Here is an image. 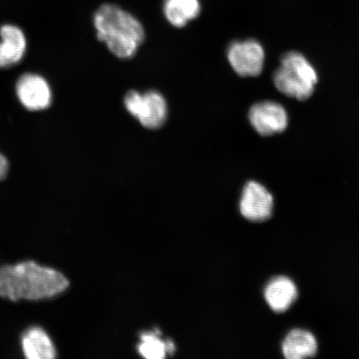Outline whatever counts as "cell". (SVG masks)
Masks as SVG:
<instances>
[{"label":"cell","instance_id":"7","mask_svg":"<svg viewBox=\"0 0 359 359\" xmlns=\"http://www.w3.org/2000/svg\"><path fill=\"white\" fill-rule=\"evenodd\" d=\"M249 120L255 131L267 137L284 132L289 118L285 107L280 103L264 101L251 107Z\"/></svg>","mask_w":359,"mask_h":359},{"label":"cell","instance_id":"8","mask_svg":"<svg viewBox=\"0 0 359 359\" xmlns=\"http://www.w3.org/2000/svg\"><path fill=\"white\" fill-rule=\"evenodd\" d=\"M16 94L21 104L29 111L46 109L52 102L50 86L38 74L22 75L16 83Z\"/></svg>","mask_w":359,"mask_h":359},{"label":"cell","instance_id":"2","mask_svg":"<svg viewBox=\"0 0 359 359\" xmlns=\"http://www.w3.org/2000/svg\"><path fill=\"white\" fill-rule=\"evenodd\" d=\"M93 22L98 40L119 58L133 57L144 41L145 31L141 22L114 4H104L98 8Z\"/></svg>","mask_w":359,"mask_h":359},{"label":"cell","instance_id":"15","mask_svg":"<svg viewBox=\"0 0 359 359\" xmlns=\"http://www.w3.org/2000/svg\"><path fill=\"white\" fill-rule=\"evenodd\" d=\"M8 170V161L6 156L0 154V181L6 178Z\"/></svg>","mask_w":359,"mask_h":359},{"label":"cell","instance_id":"9","mask_svg":"<svg viewBox=\"0 0 359 359\" xmlns=\"http://www.w3.org/2000/svg\"><path fill=\"white\" fill-rule=\"evenodd\" d=\"M294 282L286 276H277L267 283L264 290V299L276 313H285L298 298Z\"/></svg>","mask_w":359,"mask_h":359},{"label":"cell","instance_id":"5","mask_svg":"<svg viewBox=\"0 0 359 359\" xmlns=\"http://www.w3.org/2000/svg\"><path fill=\"white\" fill-rule=\"evenodd\" d=\"M227 57L238 75L255 77L262 74L266 53L257 40L249 39L232 43L227 49Z\"/></svg>","mask_w":359,"mask_h":359},{"label":"cell","instance_id":"1","mask_svg":"<svg viewBox=\"0 0 359 359\" xmlns=\"http://www.w3.org/2000/svg\"><path fill=\"white\" fill-rule=\"evenodd\" d=\"M69 283L60 271L26 260L0 268V297L13 302H40L56 297Z\"/></svg>","mask_w":359,"mask_h":359},{"label":"cell","instance_id":"12","mask_svg":"<svg viewBox=\"0 0 359 359\" xmlns=\"http://www.w3.org/2000/svg\"><path fill=\"white\" fill-rule=\"evenodd\" d=\"M281 349L283 355L287 359L313 358L318 353V342L311 332L295 329L285 336Z\"/></svg>","mask_w":359,"mask_h":359},{"label":"cell","instance_id":"3","mask_svg":"<svg viewBox=\"0 0 359 359\" xmlns=\"http://www.w3.org/2000/svg\"><path fill=\"white\" fill-rule=\"evenodd\" d=\"M318 74L302 53L290 52L281 58L280 66L273 74V83L280 93L298 100H306L314 91Z\"/></svg>","mask_w":359,"mask_h":359},{"label":"cell","instance_id":"6","mask_svg":"<svg viewBox=\"0 0 359 359\" xmlns=\"http://www.w3.org/2000/svg\"><path fill=\"white\" fill-rule=\"evenodd\" d=\"M273 197L267 188L257 182L250 181L242 191L240 212L244 218L253 222H262L271 217Z\"/></svg>","mask_w":359,"mask_h":359},{"label":"cell","instance_id":"14","mask_svg":"<svg viewBox=\"0 0 359 359\" xmlns=\"http://www.w3.org/2000/svg\"><path fill=\"white\" fill-rule=\"evenodd\" d=\"M174 348L173 343L161 339L159 333L147 332L141 335L138 353L148 359H161L167 356L168 353H173Z\"/></svg>","mask_w":359,"mask_h":359},{"label":"cell","instance_id":"11","mask_svg":"<svg viewBox=\"0 0 359 359\" xmlns=\"http://www.w3.org/2000/svg\"><path fill=\"white\" fill-rule=\"evenodd\" d=\"M22 352L28 359L55 358L57 351L53 342L43 327L32 326L22 333L20 339Z\"/></svg>","mask_w":359,"mask_h":359},{"label":"cell","instance_id":"4","mask_svg":"<svg viewBox=\"0 0 359 359\" xmlns=\"http://www.w3.org/2000/svg\"><path fill=\"white\" fill-rule=\"evenodd\" d=\"M124 104L129 114L147 128H159L167 121V101L154 90L145 93L133 90L126 94Z\"/></svg>","mask_w":359,"mask_h":359},{"label":"cell","instance_id":"10","mask_svg":"<svg viewBox=\"0 0 359 359\" xmlns=\"http://www.w3.org/2000/svg\"><path fill=\"white\" fill-rule=\"evenodd\" d=\"M0 67L6 69L19 64L24 57L27 41L22 31L16 26L6 25L0 29Z\"/></svg>","mask_w":359,"mask_h":359},{"label":"cell","instance_id":"13","mask_svg":"<svg viewBox=\"0 0 359 359\" xmlns=\"http://www.w3.org/2000/svg\"><path fill=\"white\" fill-rule=\"evenodd\" d=\"M163 11L170 25L183 28L188 22L198 17L201 4L199 0H165Z\"/></svg>","mask_w":359,"mask_h":359}]
</instances>
